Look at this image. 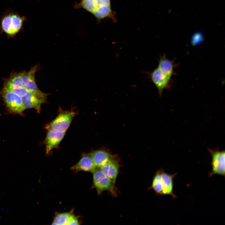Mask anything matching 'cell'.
I'll list each match as a JSON object with an SVG mask.
<instances>
[{
	"label": "cell",
	"instance_id": "obj_3",
	"mask_svg": "<svg viewBox=\"0 0 225 225\" xmlns=\"http://www.w3.org/2000/svg\"><path fill=\"white\" fill-rule=\"evenodd\" d=\"M76 114V112L72 110H60L56 118L46 125L45 128L47 130L66 132Z\"/></svg>",
	"mask_w": 225,
	"mask_h": 225
},
{
	"label": "cell",
	"instance_id": "obj_16",
	"mask_svg": "<svg viewBox=\"0 0 225 225\" xmlns=\"http://www.w3.org/2000/svg\"><path fill=\"white\" fill-rule=\"evenodd\" d=\"M174 61V60H171L168 59L165 54L160 56L159 60L158 68L170 79L172 76L175 74L174 68L175 65Z\"/></svg>",
	"mask_w": 225,
	"mask_h": 225
},
{
	"label": "cell",
	"instance_id": "obj_4",
	"mask_svg": "<svg viewBox=\"0 0 225 225\" xmlns=\"http://www.w3.org/2000/svg\"><path fill=\"white\" fill-rule=\"evenodd\" d=\"M0 94L10 112L23 115L25 109L20 96L3 87Z\"/></svg>",
	"mask_w": 225,
	"mask_h": 225
},
{
	"label": "cell",
	"instance_id": "obj_13",
	"mask_svg": "<svg viewBox=\"0 0 225 225\" xmlns=\"http://www.w3.org/2000/svg\"><path fill=\"white\" fill-rule=\"evenodd\" d=\"M177 174V173H175L172 174H169L165 172L162 169L161 178L163 186L162 195H170L173 198H176L173 191V180Z\"/></svg>",
	"mask_w": 225,
	"mask_h": 225
},
{
	"label": "cell",
	"instance_id": "obj_7",
	"mask_svg": "<svg viewBox=\"0 0 225 225\" xmlns=\"http://www.w3.org/2000/svg\"><path fill=\"white\" fill-rule=\"evenodd\" d=\"M212 158L211 164L212 171L208 173L211 177L215 174L225 176V153L224 151H219L218 150L208 149Z\"/></svg>",
	"mask_w": 225,
	"mask_h": 225
},
{
	"label": "cell",
	"instance_id": "obj_19",
	"mask_svg": "<svg viewBox=\"0 0 225 225\" xmlns=\"http://www.w3.org/2000/svg\"><path fill=\"white\" fill-rule=\"evenodd\" d=\"M203 39L202 33L198 32L192 35L191 39V43L192 45L196 46L200 44L203 41Z\"/></svg>",
	"mask_w": 225,
	"mask_h": 225
},
{
	"label": "cell",
	"instance_id": "obj_10",
	"mask_svg": "<svg viewBox=\"0 0 225 225\" xmlns=\"http://www.w3.org/2000/svg\"><path fill=\"white\" fill-rule=\"evenodd\" d=\"M47 130L44 141L47 154L52 150L58 147L65 133V132H59L52 130Z\"/></svg>",
	"mask_w": 225,
	"mask_h": 225
},
{
	"label": "cell",
	"instance_id": "obj_9",
	"mask_svg": "<svg viewBox=\"0 0 225 225\" xmlns=\"http://www.w3.org/2000/svg\"><path fill=\"white\" fill-rule=\"evenodd\" d=\"M148 78L157 88L158 95L161 96L164 89L170 88V80L158 68L150 72H145Z\"/></svg>",
	"mask_w": 225,
	"mask_h": 225
},
{
	"label": "cell",
	"instance_id": "obj_12",
	"mask_svg": "<svg viewBox=\"0 0 225 225\" xmlns=\"http://www.w3.org/2000/svg\"><path fill=\"white\" fill-rule=\"evenodd\" d=\"M38 66V65H36L32 67L28 72L23 73L22 82L28 91L36 92L40 90L35 80V74Z\"/></svg>",
	"mask_w": 225,
	"mask_h": 225
},
{
	"label": "cell",
	"instance_id": "obj_8",
	"mask_svg": "<svg viewBox=\"0 0 225 225\" xmlns=\"http://www.w3.org/2000/svg\"><path fill=\"white\" fill-rule=\"evenodd\" d=\"M23 73H16L12 75L5 81L3 86V88L21 97L26 95L28 92L22 82Z\"/></svg>",
	"mask_w": 225,
	"mask_h": 225
},
{
	"label": "cell",
	"instance_id": "obj_14",
	"mask_svg": "<svg viewBox=\"0 0 225 225\" xmlns=\"http://www.w3.org/2000/svg\"><path fill=\"white\" fill-rule=\"evenodd\" d=\"M89 154L95 167L98 168L113 157L107 151L102 149L93 151Z\"/></svg>",
	"mask_w": 225,
	"mask_h": 225
},
{
	"label": "cell",
	"instance_id": "obj_6",
	"mask_svg": "<svg viewBox=\"0 0 225 225\" xmlns=\"http://www.w3.org/2000/svg\"><path fill=\"white\" fill-rule=\"evenodd\" d=\"M48 93L39 90L36 92L28 91L22 97L24 106L26 109L33 108L38 112H40L41 105L46 102Z\"/></svg>",
	"mask_w": 225,
	"mask_h": 225
},
{
	"label": "cell",
	"instance_id": "obj_17",
	"mask_svg": "<svg viewBox=\"0 0 225 225\" xmlns=\"http://www.w3.org/2000/svg\"><path fill=\"white\" fill-rule=\"evenodd\" d=\"M75 218L74 215L70 212L57 213L54 218L52 224L69 225L71 221Z\"/></svg>",
	"mask_w": 225,
	"mask_h": 225
},
{
	"label": "cell",
	"instance_id": "obj_11",
	"mask_svg": "<svg viewBox=\"0 0 225 225\" xmlns=\"http://www.w3.org/2000/svg\"><path fill=\"white\" fill-rule=\"evenodd\" d=\"M118 160L113 157L99 169L115 184L119 168Z\"/></svg>",
	"mask_w": 225,
	"mask_h": 225
},
{
	"label": "cell",
	"instance_id": "obj_15",
	"mask_svg": "<svg viewBox=\"0 0 225 225\" xmlns=\"http://www.w3.org/2000/svg\"><path fill=\"white\" fill-rule=\"evenodd\" d=\"M71 169L76 171H82L93 173L96 168L89 154L83 155L78 162L71 168Z\"/></svg>",
	"mask_w": 225,
	"mask_h": 225
},
{
	"label": "cell",
	"instance_id": "obj_2",
	"mask_svg": "<svg viewBox=\"0 0 225 225\" xmlns=\"http://www.w3.org/2000/svg\"><path fill=\"white\" fill-rule=\"evenodd\" d=\"M27 18L12 9H7L2 15L0 30L8 36L12 37L22 30Z\"/></svg>",
	"mask_w": 225,
	"mask_h": 225
},
{
	"label": "cell",
	"instance_id": "obj_1",
	"mask_svg": "<svg viewBox=\"0 0 225 225\" xmlns=\"http://www.w3.org/2000/svg\"><path fill=\"white\" fill-rule=\"evenodd\" d=\"M74 7L85 9L92 14L98 21L108 18L115 20L110 0H80Z\"/></svg>",
	"mask_w": 225,
	"mask_h": 225
},
{
	"label": "cell",
	"instance_id": "obj_18",
	"mask_svg": "<svg viewBox=\"0 0 225 225\" xmlns=\"http://www.w3.org/2000/svg\"><path fill=\"white\" fill-rule=\"evenodd\" d=\"M162 169L158 170L154 176L151 188L156 193L160 195H162L163 186L161 178V172Z\"/></svg>",
	"mask_w": 225,
	"mask_h": 225
},
{
	"label": "cell",
	"instance_id": "obj_5",
	"mask_svg": "<svg viewBox=\"0 0 225 225\" xmlns=\"http://www.w3.org/2000/svg\"><path fill=\"white\" fill-rule=\"evenodd\" d=\"M92 173L94 185L99 194L107 191L113 195H116L115 184L99 168H96Z\"/></svg>",
	"mask_w": 225,
	"mask_h": 225
}]
</instances>
